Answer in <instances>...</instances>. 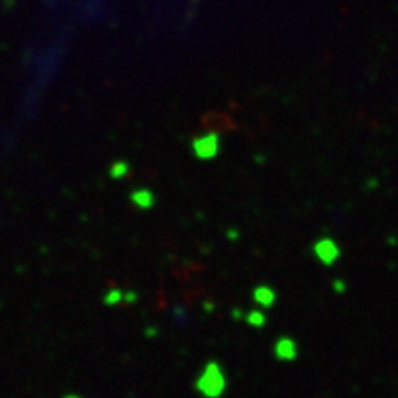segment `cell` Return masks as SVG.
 <instances>
[{
	"mask_svg": "<svg viewBox=\"0 0 398 398\" xmlns=\"http://www.w3.org/2000/svg\"><path fill=\"white\" fill-rule=\"evenodd\" d=\"M254 298H256V303H260L262 306H271L273 301H275V293L265 286L256 287V290H254Z\"/></svg>",
	"mask_w": 398,
	"mask_h": 398,
	"instance_id": "cell-5",
	"label": "cell"
},
{
	"mask_svg": "<svg viewBox=\"0 0 398 398\" xmlns=\"http://www.w3.org/2000/svg\"><path fill=\"white\" fill-rule=\"evenodd\" d=\"M133 201L140 207V209H149L151 203H153V198H151V192L148 190H140L133 196Z\"/></svg>",
	"mask_w": 398,
	"mask_h": 398,
	"instance_id": "cell-6",
	"label": "cell"
},
{
	"mask_svg": "<svg viewBox=\"0 0 398 398\" xmlns=\"http://www.w3.org/2000/svg\"><path fill=\"white\" fill-rule=\"evenodd\" d=\"M315 254H317L325 264H332V262L337 258L339 251H337L336 243L332 242V240H321V242L315 245Z\"/></svg>",
	"mask_w": 398,
	"mask_h": 398,
	"instance_id": "cell-2",
	"label": "cell"
},
{
	"mask_svg": "<svg viewBox=\"0 0 398 398\" xmlns=\"http://www.w3.org/2000/svg\"><path fill=\"white\" fill-rule=\"evenodd\" d=\"M196 151H198L199 157H212L216 153V138L210 137V140H207V138L198 140L196 142Z\"/></svg>",
	"mask_w": 398,
	"mask_h": 398,
	"instance_id": "cell-4",
	"label": "cell"
},
{
	"mask_svg": "<svg viewBox=\"0 0 398 398\" xmlns=\"http://www.w3.org/2000/svg\"><path fill=\"white\" fill-rule=\"evenodd\" d=\"M65 398H79V397H65Z\"/></svg>",
	"mask_w": 398,
	"mask_h": 398,
	"instance_id": "cell-8",
	"label": "cell"
},
{
	"mask_svg": "<svg viewBox=\"0 0 398 398\" xmlns=\"http://www.w3.org/2000/svg\"><path fill=\"white\" fill-rule=\"evenodd\" d=\"M249 323L254 326H262L264 325V314H260V312H253V314L249 315Z\"/></svg>",
	"mask_w": 398,
	"mask_h": 398,
	"instance_id": "cell-7",
	"label": "cell"
},
{
	"mask_svg": "<svg viewBox=\"0 0 398 398\" xmlns=\"http://www.w3.org/2000/svg\"><path fill=\"white\" fill-rule=\"evenodd\" d=\"M198 389L209 398L220 397V392H223L225 380H223V372H221L218 365H209L205 369L203 376L198 380Z\"/></svg>",
	"mask_w": 398,
	"mask_h": 398,
	"instance_id": "cell-1",
	"label": "cell"
},
{
	"mask_svg": "<svg viewBox=\"0 0 398 398\" xmlns=\"http://www.w3.org/2000/svg\"><path fill=\"white\" fill-rule=\"evenodd\" d=\"M276 356L282 359H292L297 356V347H295V343L292 339H281V341L276 343Z\"/></svg>",
	"mask_w": 398,
	"mask_h": 398,
	"instance_id": "cell-3",
	"label": "cell"
}]
</instances>
